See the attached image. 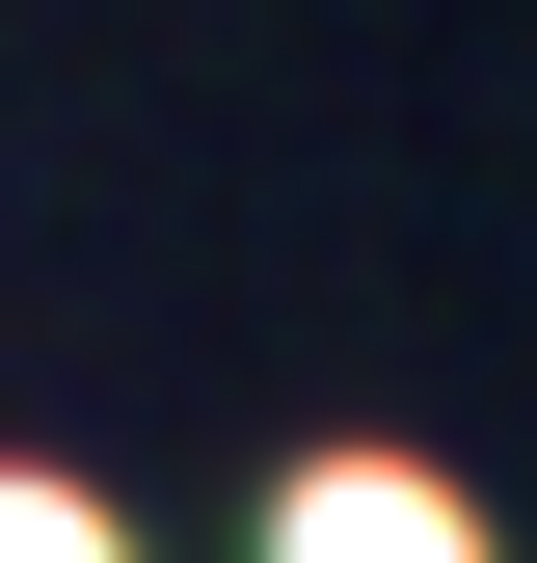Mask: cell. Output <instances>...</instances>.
Wrapping results in <instances>:
<instances>
[{
  "instance_id": "cell-1",
  "label": "cell",
  "mask_w": 537,
  "mask_h": 563,
  "mask_svg": "<svg viewBox=\"0 0 537 563\" xmlns=\"http://www.w3.org/2000/svg\"><path fill=\"white\" fill-rule=\"evenodd\" d=\"M268 563H484V510L403 483V456H296L268 483Z\"/></svg>"
},
{
  "instance_id": "cell-2",
  "label": "cell",
  "mask_w": 537,
  "mask_h": 563,
  "mask_svg": "<svg viewBox=\"0 0 537 563\" xmlns=\"http://www.w3.org/2000/svg\"><path fill=\"white\" fill-rule=\"evenodd\" d=\"M0 563H134V537L81 510V483H0Z\"/></svg>"
}]
</instances>
